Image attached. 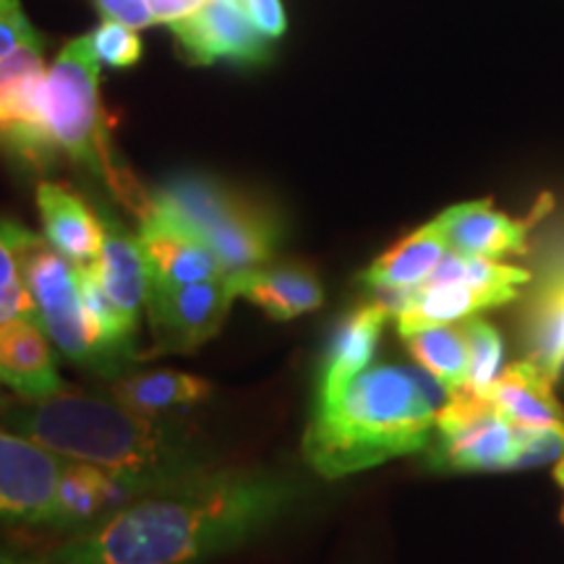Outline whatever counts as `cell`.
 I'll list each match as a JSON object with an SVG mask.
<instances>
[{"instance_id": "cell-1", "label": "cell", "mask_w": 564, "mask_h": 564, "mask_svg": "<svg viewBox=\"0 0 564 564\" xmlns=\"http://www.w3.org/2000/svg\"><path fill=\"white\" fill-rule=\"evenodd\" d=\"M299 484L264 468H228L144 494L76 535L55 564H196L270 531L299 505Z\"/></svg>"}, {"instance_id": "cell-2", "label": "cell", "mask_w": 564, "mask_h": 564, "mask_svg": "<svg viewBox=\"0 0 564 564\" xmlns=\"http://www.w3.org/2000/svg\"><path fill=\"white\" fill-rule=\"evenodd\" d=\"M9 426L66 460L100 465L129 486L133 499L178 489L220 468L207 444L178 421L84 392L61 390L19 408Z\"/></svg>"}, {"instance_id": "cell-3", "label": "cell", "mask_w": 564, "mask_h": 564, "mask_svg": "<svg viewBox=\"0 0 564 564\" xmlns=\"http://www.w3.org/2000/svg\"><path fill=\"white\" fill-rule=\"evenodd\" d=\"M447 398V390L423 369L369 366L333 403L314 408L303 434V457L322 478H345L423 453Z\"/></svg>"}, {"instance_id": "cell-4", "label": "cell", "mask_w": 564, "mask_h": 564, "mask_svg": "<svg viewBox=\"0 0 564 564\" xmlns=\"http://www.w3.org/2000/svg\"><path fill=\"white\" fill-rule=\"evenodd\" d=\"M160 217L188 230L225 272L270 264L282 241L280 215L209 173H175L150 194Z\"/></svg>"}, {"instance_id": "cell-5", "label": "cell", "mask_w": 564, "mask_h": 564, "mask_svg": "<svg viewBox=\"0 0 564 564\" xmlns=\"http://www.w3.org/2000/svg\"><path fill=\"white\" fill-rule=\"evenodd\" d=\"M47 126L63 154L108 183L139 223L150 217L152 196L118 165L108 116L100 100V61L91 37L70 40L47 70Z\"/></svg>"}, {"instance_id": "cell-6", "label": "cell", "mask_w": 564, "mask_h": 564, "mask_svg": "<svg viewBox=\"0 0 564 564\" xmlns=\"http://www.w3.org/2000/svg\"><path fill=\"white\" fill-rule=\"evenodd\" d=\"M0 230L9 238L21 280L37 306L42 329L61 350V356L68 364L116 379V371L91 333L87 312H84L79 267L68 262L45 236H37L24 225L0 220Z\"/></svg>"}, {"instance_id": "cell-7", "label": "cell", "mask_w": 564, "mask_h": 564, "mask_svg": "<svg viewBox=\"0 0 564 564\" xmlns=\"http://www.w3.org/2000/svg\"><path fill=\"white\" fill-rule=\"evenodd\" d=\"M518 426L489 398L468 392L449 394L436 413V432L429 444V463L436 470L476 474L514 468Z\"/></svg>"}, {"instance_id": "cell-8", "label": "cell", "mask_w": 564, "mask_h": 564, "mask_svg": "<svg viewBox=\"0 0 564 564\" xmlns=\"http://www.w3.org/2000/svg\"><path fill=\"white\" fill-rule=\"evenodd\" d=\"M0 147L19 162L45 171L58 160L47 126V70L42 40L26 42L0 58Z\"/></svg>"}, {"instance_id": "cell-9", "label": "cell", "mask_w": 564, "mask_h": 564, "mask_svg": "<svg viewBox=\"0 0 564 564\" xmlns=\"http://www.w3.org/2000/svg\"><path fill=\"white\" fill-rule=\"evenodd\" d=\"M236 299L230 272L183 285L150 280L144 306L152 327V350L144 358L202 348L220 333Z\"/></svg>"}, {"instance_id": "cell-10", "label": "cell", "mask_w": 564, "mask_h": 564, "mask_svg": "<svg viewBox=\"0 0 564 564\" xmlns=\"http://www.w3.org/2000/svg\"><path fill=\"white\" fill-rule=\"evenodd\" d=\"M66 457L30 436L0 429V520L55 523Z\"/></svg>"}, {"instance_id": "cell-11", "label": "cell", "mask_w": 564, "mask_h": 564, "mask_svg": "<svg viewBox=\"0 0 564 564\" xmlns=\"http://www.w3.org/2000/svg\"><path fill=\"white\" fill-rule=\"evenodd\" d=\"M171 26L183 55L196 66L220 61L262 66L272 55L270 37L253 26L241 0H207L199 11Z\"/></svg>"}, {"instance_id": "cell-12", "label": "cell", "mask_w": 564, "mask_h": 564, "mask_svg": "<svg viewBox=\"0 0 564 564\" xmlns=\"http://www.w3.org/2000/svg\"><path fill=\"white\" fill-rule=\"evenodd\" d=\"M552 199L544 196L528 217H510L502 209H494L491 199L465 202L444 209L434 223L440 225L449 251L470 253V257L502 259L528 253V238L533 225L546 215Z\"/></svg>"}, {"instance_id": "cell-13", "label": "cell", "mask_w": 564, "mask_h": 564, "mask_svg": "<svg viewBox=\"0 0 564 564\" xmlns=\"http://www.w3.org/2000/svg\"><path fill=\"white\" fill-rule=\"evenodd\" d=\"M390 319V308L377 295L352 306L343 316L324 350L319 379H316V405L333 403L358 373L369 369Z\"/></svg>"}, {"instance_id": "cell-14", "label": "cell", "mask_w": 564, "mask_h": 564, "mask_svg": "<svg viewBox=\"0 0 564 564\" xmlns=\"http://www.w3.org/2000/svg\"><path fill=\"white\" fill-rule=\"evenodd\" d=\"M0 384L11 387L26 403H40L63 390L51 337L37 316L0 327Z\"/></svg>"}, {"instance_id": "cell-15", "label": "cell", "mask_w": 564, "mask_h": 564, "mask_svg": "<svg viewBox=\"0 0 564 564\" xmlns=\"http://www.w3.org/2000/svg\"><path fill=\"white\" fill-rule=\"evenodd\" d=\"M139 243L144 251L150 280L154 282L183 285V282H199L225 274L220 259L199 238L160 217L154 209L150 217L141 220Z\"/></svg>"}, {"instance_id": "cell-16", "label": "cell", "mask_w": 564, "mask_h": 564, "mask_svg": "<svg viewBox=\"0 0 564 564\" xmlns=\"http://www.w3.org/2000/svg\"><path fill=\"white\" fill-rule=\"evenodd\" d=\"M230 274L236 293L278 322L312 314L324 303L319 274L303 264H262Z\"/></svg>"}, {"instance_id": "cell-17", "label": "cell", "mask_w": 564, "mask_h": 564, "mask_svg": "<svg viewBox=\"0 0 564 564\" xmlns=\"http://www.w3.org/2000/svg\"><path fill=\"white\" fill-rule=\"evenodd\" d=\"M102 251L91 270L112 306L123 314V319L133 329H139V312L147 303V291H150V270H147L139 236H131L126 225L108 212L102 215Z\"/></svg>"}, {"instance_id": "cell-18", "label": "cell", "mask_w": 564, "mask_h": 564, "mask_svg": "<svg viewBox=\"0 0 564 564\" xmlns=\"http://www.w3.org/2000/svg\"><path fill=\"white\" fill-rule=\"evenodd\" d=\"M37 207L45 238L76 267H91L102 251V215L63 183H40Z\"/></svg>"}, {"instance_id": "cell-19", "label": "cell", "mask_w": 564, "mask_h": 564, "mask_svg": "<svg viewBox=\"0 0 564 564\" xmlns=\"http://www.w3.org/2000/svg\"><path fill=\"white\" fill-rule=\"evenodd\" d=\"M131 499L133 494L129 486L100 465L66 460L58 486V502H55V525L84 528L102 518L105 512H118Z\"/></svg>"}, {"instance_id": "cell-20", "label": "cell", "mask_w": 564, "mask_h": 564, "mask_svg": "<svg viewBox=\"0 0 564 564\" xmlns=\"http://www.w3.org/2000/svg\"><path fill=\"white\" fill-rule=\"evenodd\" d=\"M489 400L520 429H560L564 432V408L554 384L528 361H514L499 373Z\"/></svg>"}, {"instance_id": "cell-21", "label": "cell", "mask_w": 564, "mask_h": 564, "mask_svg": "<svg viewBox=\"0 0 564 564\" xmlns=\"http://www.w3.org/2000/svg\"><path fill=\"white\" fill-rule=\"evenodd\" d=\"M523 340L528 361L554 384L564 371V264H556L535 288L525 312Z\"/></svg>"}, {"instance_id": "cell-22", "label": "cell", "mask_w": 564, "mask_h": 564, "mask_svg": "<svg viewBox=\"0 0 564 564\" xmlns=\"http://www.w3.org/2000/svg\"><path fill=\"white\" fill-rule=\"evenodd\" d=\"M447 251L440 225L432 220L373 259L361 280L371 291H411L426 282Z\"/></svg>"}, {"instance_id": "cell-23", "label": "cell", "mask_w": 564, "mask_h": 564, "mask_svg": "<svg viewBox=\"0 0 564 564\" xmlns=\"http://www.w3.org/2000/svg\"><path fill=\"white\" fill-rule=\"evenodd\" d=\"M112 400L129 405L141 413H171L178 408H194L207 403L215 394L209 379L196 377L186 371H147L131 373V377H118L110 387Z\"/></svg>"}, {"instance_id": "cell-24", "label": "cell", "mask_w": 564, "mask_h": 564, "mask_svg": "<svg viewBox=\"0 0 564 564\" xmlns=\"http://www.w3.org/2000/svg\"><path fill=\"white\" fill-rule=\"evenodd\" d=\"M403 343L413 361L429 377H434L447 394L463 390L468 379V340H465L463 327L455 329L444 324V327L415 329L403 335Z\"/></svg>"}, {"instance_id": "cell-25", "label": "cell", "mask_w": 564, "mask_h": 564, "mask_svg": "<svg viewBox=\"0 0 564 564\" xmlns=\"http://www.w3.org/2000/svg\"><path fill=\"white\" fill-rule=\"evenodd\" d=\"M440 282H465V285L481 288V291L505 293L510 299H518L520 288L531 282V272L523 270V267L499 262V259L447 251L423 285H440Z\"/></svg>"}, {"instance_id": "cell-26", "label": "cell", "mask_w": 564, "mask_h": 564, "mask_svg": "<svg viewBox=\"0 0 564 564\" xmlns=\"http://www.w3.org/2000/svg\"><path fill=\"white\" fill-rule=\"evenodd\" d=\"M465 340H468V379L460 392L489 398L494 382L502 373L505 343L491 322L481 316H470L463 322Z\"/></svg>"}, {"instance_id": "cell-27", "label": "cell", "mask_w": 564, "mask_h": 564, "mask_svg": "<svg viewBox=\"0 0 564 564\" xmlns=\"http://www.w3.org/2000/svg\"><path fill=\"white\" fill-rule=\"evenodd\" d=\"M91 47H95L97 61L105 63V66L112 68H131L137 66L144 55V47H141L139 34L131 30V26L118 24V21L105 19L100 30L89 34Z\"/></svg>"}, {"instance_id": "cell-28", "label": "cell", "mask_w": 564, "mask_h": 564, "mask_svg": "<svg viewBox=\"0 0 564 564\" xmlns=\"http://www.w3.org/2000/svg\"><path fill=\"white\" fill-rule=\"evenodd\" d=\"M40 32L21 11L19 0H0V58L26 42H40Z\"/></svg>"}, {"instance_id": "cell-29", "label": "cell", "mask_w": 564, "mask_h": 564, "mask_svg": "<svg viewBox=\"0 0 564 564\" xmlns=\"http://www.w3.org/2000/svg\"><path fill=\"white\" fill-rule=\"evenodd\" d=\"M95 3L105 19L131 26V30H147L158 24L147 0H95Z\"/></svg>"}, {"instance_id": "cell-30", "label": "cell", "mask_w": 564, "mask_h": 564, "mask_svg": "<svg viewBox=\"0 0 564 564\" xmlns=\"http://www.w3.org/2000/svg\"><path fill=\"white\" fill-rule=\"evenodd\" d=\"M246 13L253 21L259 32L270 40H280L288 30L285 11H282V0H241Z\"/></svg>"}, {"instance_id": "cell-31", "label": "cell", "mask_w": 564, "mask_h": 564, "mask_svg": "<svg viewBox=\"0 0 564 564\" xmlns=\"http://www.w3.org/2000/svg\"><path fill=\"white\" fill-rule=\"evenodd\" d=\"M21 282V272L17 264V257H13V249L9 238L0 230V295H6L11 288H17Z\"/></svg>"}, {"instance_id": "cell-32", "label": "cell", "mask_w": 564, "mask_h": 564, "mask_svg": "<svg viewBox=\"0 0 564 564\" xmlns=\"http://www.w3.org/2000/svg\"><path fill=\"white\" fill-rule=\"evenodd\" d=\"M554 478L564 486V455L556 460V468H554Z\"/></svg>"}, {"instance_id": "cell-33", "label": "cell", "mask_w": 564, "mask_h": 564, "mask_svg": "<svg viewBox=\"0 0 564 564\" xmlns=\"http://www.w3.org/2000/svg\"><path fill=\"white\" fill-rule=\"evenodd\" d=\"M0 564H13V562L9 560V556H0Z\"/></svg>"}, {"instance_id": "cell-34", "label": "cell", "mask_w": 564, "mask_h": 564, "mask_svg": "<svg viewBox=\"0 0 564 564\" xmlns=\"http://www.w3.org/2000/svg\"><path fill=\"white\" fill-rule=\"evenodd\" d=\"M562 520H564V507H562Z\"/></svg>"}, {"instance_id": "cell-35", "label": "cell", "mask_w": 564, "mask_h": 564, "mask_svg": "<svg viewBox=\"0 0 564 564\" xmlns=\"http://www.w3.org/2000/svg\"><path fill=\"white\" fill-rule=\"evenodd\" d=\"M0 137H3V131H0Z\"/></svg>"}, {"instance_id": "cell-36", "label": "cell", "mask_w": 564, "mask_h": 564, "mask_svg": "<svg viewBox=\"0 0 564 564\" xmlns=\"http://www.w3.org/2000/svg\"><path fill=\"white\" fill-rule=\"evenodd\" d=\"M0 403H3V398H0Z\"/></svg>"}]
</instances>
